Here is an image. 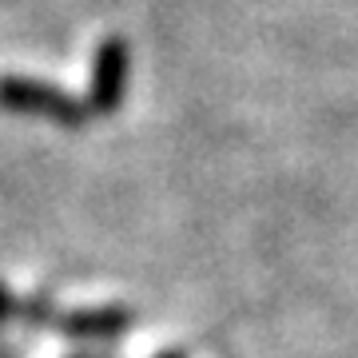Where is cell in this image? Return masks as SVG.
<instances>
[{
  "label": "cell",
  "instance_id": "obj_6",
  "mask_svg": "<svg viewBox=\"0 0 358 358\" xmlns=\"http://www.w3.org/2000/svg\"><path fill=\"white\" fill-rule=\"evenodd\" d=\"M68 358H115L112 350H100V346H88V350H72Z\"/></svg>",
  "mask_w": 358,
  "mask_h": 358
},
{
  "label": "cell",
  "instance_id": "obj_1",
  "mask_svg": "<svg viewBox=\"0 0 358 358\" xmlns=\"http://www.w3.org/2000/svg\"><path fill=\"white\" fill-rule=\"evenodd\" d=\"M0 108L13 115L48 120V124H60V128H84L92 120L84 100H76L72 92L56 88L48 80H32V76H0Z\"/></svg>",
  "mask_w": 358,
  "mask_h": 358
},
{
  "label": "cell",
  "instance_id": "obj_3",
  "mask_svg": "<svg viewBox=\"0 0 358 358\" xmlns=\"http://www.w3.org/2000/svg\"><path fill=\"white\" fill-rule=\"evenodd\" d=\"M136 327V310L108 303V307H80V310H60L52 331H60L68 343H92V346H112Z\"/></svg>",
  "mask_w": 358,
  "mask_h": 358
},
{
  "label": "cell",
  "instance_id": "obj_4",
  "mask_svg": "<svg viewBox=\"0 0 358 358\" xmlns=\"http://www.w3.org/2000/svg\"><path fill=\"white\" fill-rule=\"evenodd\" d=\"M56 315H60V307L48 291H32L20 299V322H28V327H52Z\"/></svg>",
  "mask_w": 358,
  "mask_h": 358
},
{
  "label": "cell",
  "instance_id": "obj_5",
  "mask_svg": "<svg viewBox=\"0 0 358 358\" xmlns=\"http://www.w3.org/2000/svg\"><path fill=\"white\" fill-rule=\"evenodd\" d=\"M13 319H20V294L8 282H0V327L13 322Z\"/></svg>",
  "mask_w": 358,
  "mask_h": 358
},
{
  "label": "cell",
  "instance_id": "obj_7",
  "mask_svg": "<svg viewBox=\"0 0 358 358\" xmlns=\"http://www.w3.org/2000/svg\"><path fill=\"white\" fill-rule=\"evenodd\" d=\"M155 358H187V350H179V346H171V350H159Z\"/></svg>",
  "mask_w": 358,
  "mask_h": 358
},
{
  "label": "cell",
  "instance_id": "obj_2",
  "mask_svg": "<svg viewBox=\"0 0 358 358\" xmlns=\"http://www.w3.org/2000/svg\"><path fill=\"white\" fill-rule=\"evenodd\" d=\"M128 68H131V52L124 36H103L96 44L92 56V80H88V103L92 115H115L128 92Z\"/></svg>",
  "mask_w": 358,
  "mask_h": 358
}]
</instances>
